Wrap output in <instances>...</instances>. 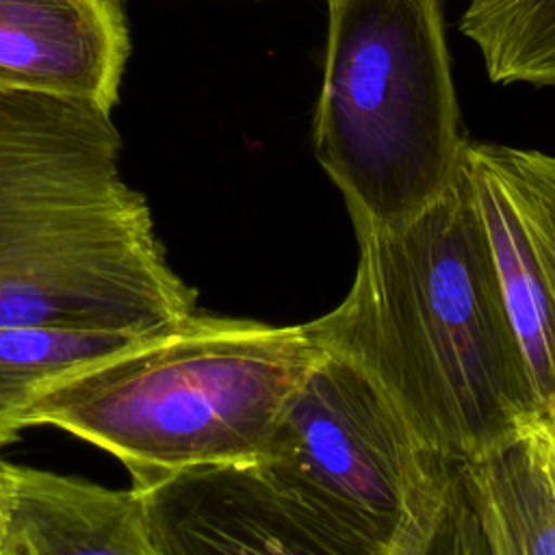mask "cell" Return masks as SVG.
Instances as JSON below:
<instances>
[{"instance_id": "cell-3", "label": "cell", "mask_w": 555, "mask_h": 555, "mask_svg": "<svg viewBox=\"0 0 555 555\" xmlns=\"http://www.w3.org/2000/svg\"><path fill=\"white\" fill-rule=\"evenodd\" d=\"M321 356L306 323L195 312L56 379L22 425L104 449L145 490L184 468L254 464Z\"/></svg>"}, {"instance_id": "cell-2", "label": "cell", "mask_w": 555, "mask_h": 555, "mask_svg": "<svg viewBox=\"0 0 555 555\" xmlns=\"http://www.w3.org/2000/svg\"><path fill=\"white\" fill-rule=\"evenodd\" d=\"M108 113L0 89V325L160 334L197 312Z\"/></svg>"}, {"instance_id": "cell-14", "label": "cell", "mask_w": 555, "mask_h": 555, "mask_svg": "<svg viewBox=\"0 0 555 555\" xmlns=\"http://www.w3.org/2000/svg\"><path fill=\"white\" fill-rule=\"evenodd\" d=\"M9 462L0 455V555H4V538H7V518H9Z\"/></svg>"}, {"instance_id": "cell-9", "label": "cell", "mask_w": 555, "mask_h": 555, "mask_svg": "<svg viewBox=\"0 0 555 555\" xmlns=\"http://www.w3.org/2000/svg\"><path fill=\"white\" fill-rule=\"evenodd\" d=\"M4 555H154L141 494L9 464Z\"/></svg>"}, {"instance_id": "cell-1", "label": "cell", "mask_w": 555, "mask_h": 555, "mask_svg": "<svg viewBox=\"0 0 555 555\" xmlns=\"http://www.w3.org/2000/svg\"><path fill=\"white\" fill-rule=\"evenodd\" d=\"M356 238L345 299L306 325L429 455L468 462L542 421L466 165L421 215Z\"/></svg>"}, {"instance_id": "cell-5", "label": "cell", "mask_w": 555, "mask_h": 555, "mask_svg": "<svg viewBox=\"0 0 555 555\" xmlns=\"http://www.w3.org/2000/svg\"><path fill=\"white\" fill-rule=\"evenodd\" d=\"M438 460L358 366L323 351L254 464L332 533L386 553Z\"/></svg>"}, {"instance_id": "cell-6", "label": "cell", "mask_w": 555, "mask_h": 555, "mask_svg": "<svg viewBox=\"0 0 555 555\" xmlns=\"http://www.w3.org/2000/svg\"><path fill=\"white\" fill-rule=\"evenodd\" d=\"M464 165L538 414L555 427V156L468 139Z\"/></svg>"}, {"instance_id": "cell-7", "label": "cell", "mask_w": 555, "mask_h": 555, "mask_svg": "<svg viewBox=\"0 0 555 555\" xmlns=\"http://www.w3.org/2000/svg\"><path fill=\"white\" fill-rule=\"evenodd\" d=\"M137 492L154 555H386L332 533L256 464L184 468Z\"/></svg>"}, {"instance_id": "cell-8", "label": "cell", "mask_w": 555, "mask_h": 555, "mask_svg": "<svg viewBox=\"0 0 555 555\" xmlns=\"http://www.w3.org/2000/svg\"><path fill=\"white\" fill-rule=\"evenodd\" d=\"M128 54L124 0H0V89L111 115Z\"/></svg>"}, {"instance_id": "cell-11", "label": "cell", "mask_w": 555, "mask_h": 555, "mask_svg": "<svg viewBox=\"0 0 555 555\" xmlns=\"http://www.w3.org/2000/svg\"><path fill=\"white\" fill-rule=\"evenodd\" d=\"M150 336L154 334L0 325V451L20 438L26 408L50 384Z\"/></svg>"}, {"instance_id": "cell-10", "label": "cell", "mask_w": 555, "mask_h": 555, "mask_svg": "<svg viewBox=\"0 0 555 555\" xmlns=\"http://www.w3.org/2000/svg\"><path fill=\"white\" fill-rule=\"evenodd\" d=\"M486 555H555V427L535 421L462 462Z\"/></svg>"}, {"instance_id": "cell-4", "label": "cell", "mask_w": 555, "mask_h": 555, "mask_svg": "<svg viewBox=\"0 0 555 555\" xmlns=\"http://www.w3.org/2000/svg\"><path fill=\"white\" fill-rule=\"evenodd\" d=\"M312 143L353 232L401 225L442 197L468 143L440 0H325Z\"/></svg>"}, {"instance_id": "cell-13", "label": "cell", "mask_w": 555, "mask_h": 555, "mask_svg": "<svg viewBox=\"0 0 555 555\" xmlns=\"http://www.w3.org/2000/svg\"><path fill=\"white\" fill-rule=\"evenodd\" d=\"M386 555H486L462 462L438 460Z\"/></svg>"}, {"instance_id": "cell-12", "label": "cell", "mask_w": 555, "mask_h": 555, "mask_svg": "<svg viewBox=\"0 0 555 555\" xmlns=\"http://www.w3.org/2000/svg\"><path fill=\"white\" fill-rule=\"evenodd\" d=\"M460 33L492 82L555 89V0H468Z\"/></svg>"}]
</instances>
